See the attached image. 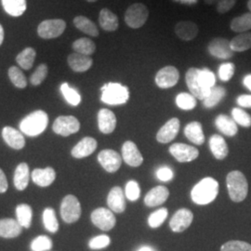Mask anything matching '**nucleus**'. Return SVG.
I'll use <instances>...</instances> for the list:
<instances>
[{"label": "nucleus", "mask_w": 251, "mask_h": 251, "mask_svg": "<svg viewBox=\"0 0 251 251\" xmlns=\"http://www.w3.org/2000/svg\"><path fill=\"white\" fill-rule=\"evenodd\" d=\"M74 25L79 31L88 36L94 37L99 36V30L96 25L91 20L85 16H76L74 19Z\"/></svg>", "instance_id": "33"}, {"label": "nucleus", "mask_w": 251, "mask_h": 251, "mask_svg": "<svg viewBox=\"0 0 251 251\" xmlns=\"http://www.w3.org/2000/svg\"><path fill=\"white\" fill-rule=\"evenodd\" d=\"M176 103L177 106L182 110H193L197 106V98L193 94L182 92L177 96Z\"/></svg>", "instance_id": "43"}, {"label": "nucleus", "mask_w": 251, "mask_h": 251, "mask_svg": "<svg viewBox=\"0 0 251 251\" xmlns=\"http://www.w3.org/2000/svg\"><path fill=\"white\" fill-rule=\"evenodd\" d=\"M219 194V182L211 177L201 179L191 192L192 200L198 205H207L215 200Z\"/></svg>", "instance_id": "1"}, {"label": "nucleus", "mask_w": 251, "mask_h": 251, "mask_svg": "<svg viewBox=\"0 0 251 251\" xmlns=\"http://www.w3.org/2000/svg\"><path fill=\"white\" fill-rule=\"evenodd\" d=\"M87 2H90V3H93V2H96V1H98V0H86Z\"/></svg>", "instance_id": "63"}, {"label": "nucleus", "mask_w": 251, "mask_h": 251, "mask_svg": "<svg viewBox=\"0 0 251 251\" xmlns=\"http://www.w3.org/2000/svg\"><path fill=\"white\" fill-rule=\"evenodd\" d=\"M36 57V51L35 49L28 47L17 55L16 62L23 69L30 70L34 65Z\"/></svg>", "instance_id": "35"}, {"label": "nucleus", "mask_w": 251, "mask_h": 251, "mask_svg": "<svg viewBox=\"0 0 251 251\" xmlns=\"http://www.w3.org/2000/svg\"><path fill=\"white\" fill-rule=\"evenodd\" d=\"M107 204L112 211L116 213L124 212L126 209V200L123 190L118 186L112 189L108 195Z\"/></svg>", "instance_id": "24"}, {"label": "nucleus", "mask_w": 251, "mask_h": 251, "mask_svg": "<svg viewBox=\"0 0 251 251\" xmlns=\"http://www.w3.org/2000/svg\"><path fill=\"white\" fill-rule=\"evenodd\" d=\"M168 209L166 207H162L160 209L152 212L148 218V224L151 228H157L160 227L162 224L166 221L168 217Z\"/></svg>", "instance_id": "46"}, {"label": "nucleus", "mask_w": 251, "mask_h": 251, "mask_svg": "<svg viewBox=\"0 0 251 251\" xmlns=\"http://www.w3.org/2000/svg\"><path fill=\"white\" fill-rule=\"evenodd\" d=\"M56 178V172L52 168L36 169L32 172V179L36 185L40 187H48L53 183Z\"/></svg>", "instance_id": "25"}, {"label": "nucleus", "mask_w": 251, "mask_h": 251, "mask_svg": "<svg viewBox=\"0 0 251 251\" xmlns=\"http://www.w3.org/2000/svg\"><path fill=\"white\" fill-rule=\"evenodd\" d=\"M122 158L128 166L134 168L140 167L144 162V157L137 145L130 141L126 142L122 146Z\"/></svg>", "instance_id": "17"}, {"label": "nucleus", "mask_w": 251, "mask_h": 251, "mask_svg": "<svg viewBox=\"0 0 251 251\" xmlns=\"http://www.w3.org/2000/svg\"><path fill=\"white\" fill-rule=\"evenodd\" d=\"M67 63L74 72L83 73L90 69L93 64V60L90 56L75 52L68 56Z\"/></svg>", "instance_id": "21"}, {"label": "nucleus", "mask_w": 251, "mask_h": 251, "mask_svg": "<svg viewBox=\"0 0 251 251\" xmlns=\"http://www.w3.org/2000/svg\"><path fill=\"white\" fill-rule=\"evenodd\" d=\"M170 152L180 163L191 162L198 158L199 151L196 147L184 144H174L170 147Z\"/></svg>", "instance_id": "13"}, {"label": "nucleus", "mask_w": 251, "mask_h": 251, "mask_svg": "<svg viewBox=\"0 0 251 251\" xmlns=\"http://www.w3.org/2000/svg\"><path fill=\"white\" fill-rule=\"evenodd\" d=\"M176 1L183 2V3H188V4H194V3H197L198 0H176Z\"/></svg>", "instance_id": "59"}, {"label": "nucleus", "mask_w": 251, "mask_h": 251, "mask_svg": "<svg viewBox=\"0 0 251 251\" xmlns=\"http://www.w3.org/2000/svg\"><path fill=\"white\" fill-rule=\"evenodd\" d=\"M215 125L222 133L229 137L236 135L238 131L237 124L234 122L233 118L226 115H220L216 117Z\"/></svg>", "instance_id": "30"}, {"label": "nucleus", "mask_w": 251, "mask_h": 251, "mask_svg": "<svg viewBox=\"0 0 251 251\" xmlns=\"http://www.w3.org/2000/svg\"><path fill=\"white\" fill-rule=\"evenodd\" d=\"M198 77H199V80L201 82V84L203 85V87L206 90H210L215 86V75L208 69H206V68L202 69V70L200 69Z\"/></svg>", "instance_id": "47"}, {"label": "nucleus", "mask_w": 251, "mask_h": 251, "mask_svg": "<svg viewBox=\"0 0 251 251\" xmlns=\"http://www.w3.org/2000/svg\"><path fill=\"white\" fill-rule=\"evenodd\" d=\"M193 220L194 214L191 210L187 208H180L171 218L170 222L171 229L175 233H181L188 228Z\"/></svg>", "instance_id": "15"}, {"label": "nucleus", "mask_w": 251, "mask_h": 251, "mask_svg": "<svg viewBox=\"0 0 251 251\" xmlns=\"http://www.w3.org/2000/svg\"><path fill=\"white\" fill-rule=\"evenodd\" d=\"M97 141L91 137H85L72 149L75 158H84L90 155L97 148Z\"/></svg>", "instance_id": "23"}, {"label": "nucleus", "mask_w": 251, "mask_h": 251, "mask_svg": "<svg viewBox=\"0 0 251 251\" xmlns=\"http://www.w3.org/2000/svg\"><path fill=\"white\" fill-rule=\"evenodd\" d=\"M235 66L233 63H223L219 68V77L222 81L230 80L233 76Z\"/></svg>", "instance_id": "52"}, {"label": "nucleus", "mask_w": 251, "mask_h": 251, "mask_svg": "<svg viewBox=\"0 0 251 251\" xmlns=\"http://www.w3.org/2000/svg\"><path fill=\"white\" fill-rule=\"evenodd\" d=\"M73 50L76 53L90 56L96 51V44L88 37H82L75 40L72 45Z\"/></svg>", "instance_id": "37"}, {"label": "nucleus", "mask_w": 251, "mask_h": 251, "mask_svg": "<svg viewBox=\"0 0 251 251\" xmlns=\"http://www.w3.org/2000/svg\"><path fill=\"white\" fill-rule=\"evenodd\" d=\"M16 216L19 224L25 228H30L32 223V207L27 204H20L16 207Z\"/></svg>", "instance_id": "39"}, {"label": "nucleus", "mask_w": 251, "mask_h": 251, "mask_svg": "<svg viewBox=\"0 0 251 251\" xmlns=\"http://www.w3.org/2000/svg\"><path fill=\"white\" fill-rule=\"evenodd\" d=\"M229 197L233 202H242L249 193V183L241 171H231L226 177Z\"/></svg>", "instance_id": "3"}, {"label": "nucleus", "mask_w": 251, "mask_h": 251, "mask_svg": "<svg viewBox=\"0 0 251 251\" xmlns=\"http://www.w3.org/2000/svg\"><path fill=\"white\" fill-rule=\"evenodd\" d=\"M204 1H205V3L207 4V5H213L215 3H218L219 0H204Z\"/></svg>", "instance_id": "60"}, {"label": "nucleus", "mask_w": 251, "mask_h": 251, "mask_svg": "<svg viewBox=\"0 0 251 251\" xmlns=\"http://www.w3.org/2000/svg\"><path fill=\"white\" fill-rule=\"evenodd\" d=\"M32 251H47L51 250L52 241L47 235H39L31 243Z\"/></svg>", "instance_id": "44"}, {"label": "nucleus", "mask_w": 251, "mask_h": 251, "mask_svg": "<svg viewBox=\"0 0 251 251\" xmlns=\"http://www.w3.org/2000/svg\"><path fill=\"white\" fill-rule=\"evenodd\" d=\"M138 251H153V250H152V248H150V247H143Z\"/></svg>", "instance_id": "61"}, {"label": "nucleus", "mask_w": 251, "mask_h": 251, "mask_svg": "<svg viewBox=\"0 0 251 251\" xmlns=\"http://www.w3.org/2000/svg\"><path fill=\"white\" fill-rule=\"evenodd\" d=\"M221 251H251V245L244 241L233 240L223 245Z\"/></svg>", "instance_id": "49"}, {"label": "nucleus", "mask_w": 251, "mask_h": 251, "mask_svg": "<svg viewBox=\"0 0 251 251\" xmlns=\"http://www.w3.org/2000/svg\"><path fill=\"white\" fill-rule=\"evenodd\" d=\"M53 131L56 134L67 137L76 133L80 128V123L76 117L73 116H62L54 121Z\"/></svg>", "instance_id": "8"}, {"label": "nucleus", "mask_w": 251, "mask_h": 251, "mask_svg": "<svg viewBox=\"0 0 251 251\" xmlns=\"http://www.w3.org/2000/svg\"><path fill=\"white\" fill-rule=\"evenodd\" d=\"M232 117L234 122L244 127L251 126V116L240 108H233L232 110Z\"/></svg>", "instance_id": "45"}, {"label": "nucleus", "mask_w": 251, "mask_h": 251, "mask_svg": "<svg viewBox=\"0 0 251 251\" xmlns=\"http://www.w3.org/2000/svg\"><path fill=\"white\" fill-rule=\"evenodd\" d=\"M91 222L102 231H110L113 229L117 223V219L114 215L113 211L105 207L96 208L91 213Z\"/></svg>", "instance_id": "9"}, {"label": "nucleus", "mask_w": 251, "mask_h": 251, "mask_svg": "<svg viewBox=\"0 0 251 251\" xmlns=\"http://www.w3.org/2000/svg\"><path fill=\"white\" fill-rule=\"evenodd\" d=\"M98 126L103 134L112 133L117 126L116 115L109 109H100L98 113Z\"/></svg>", "instance_id": "18"}, {"label": "nucleus", "mask_w": 251, "mask_h": 251, "mask_svg": "<svg viewBox=\"0 0 251 251\" xmlns=\"http://www.w3.org/2000/svg\"><path fill=\"white\" fill-rule=\"evenodd\" d=\"M149 17L148 8L142 3H135L130 5L125 12V23L132 29H138L144 26Z\"/></svg>", "instance_id": "5"}, {"label": "nucleus", "mask_w": 251, "mask_h": 251, "mask_svg": "<svg viewBox=\"0 0 251 251\" xmlns=\"http://www.w3.org/2000/svg\"><path fill=\"white\" fill-rule=\"evenodd\" d=\"M29 179H30V171H29L28 165L26 163L19 164L15 170L14 178H13V182L16 189L19 191L25 190L29 183Z\"/></svg>", "instance_id": "31"}, {"label": "nucleus", "mask_w": 251, "mask_h": 251, "mask_svg": "<svg viewBox=\"0 0 251 251\" xmlns=\"http://www.w3.org/2000/svg\"><path fill=\"white\" fill-rule=\"evenodd\" d=\"M230 28L233 32L242 34L249 32L251 29V13L248 12L243 14L242 16L235 17L231 21Z\"/></svg>", "instance_id": "36"}, {"label": "nucleus", "mask_w": 251, "mask_h": 251, "mask_svg": "<svg viewBox=\"0 0 251 251\" xmlns=\"http://www.w3.org/2000/svg\"><path fill=\"white\" fill-rule=\"evenodd\" d=\"M233 52H244L251 49V32L238 34L230 41Z\"/></svg>", "instance_id": "34"}, {"label": "nucleus", "mask_w": 251, "mask_h": 251, "mask_svg": "<svg viewBox=\"0 0 251 251\" xmlns=\"http://www.w3.org/2000/svg\"><path fill=\"white\" fill-rule=\"evenodd\" d=\"M129 99L128 88L119 83H107L101 88V100L110 105L124 104Z\"/></svg>", "instance_id": "4"}, {"label": "nucleus", "mask_w": 251, "mask_h": 251, "mask_svg": "<svg viewBox=\"0 0 251 251\" xmlns=\"http://www.w3.org/2000/svg\"><path fill=\"white\" fill-rule=\"evenodd\" d=\"M61 216L66 224H74L79 220L80 203L75 196L68 195L63 198L61 204Z\"/></svg>", "instance_id": "7"}, {"label": "nucleus", "mask_w": 251, "mask_h": 251, "mask_svg": "<svg viewBox=\"0 0 251 251\" xmlns=\"http://www.w3.org/2000/svg\"><path fill=\"white\" fill-rule=\"evenodd\" d=\"M226 95V90L222 86H214L209 94L206 96V99L203 100L204 106L206 108L215 107L216 105L225 98Z\"/></svg>", "instance_id": "38"}, {"label": "nucleus", "mask_w": 251, "mask_h": 251, "mask_svg": "<svg viewBox=\"0 0 251 251\" xmlns=\"http://www.w3.org/2000/svg\"><path fill=\"white\" fill-rule=\"evenodd\" d=\"M61 91L64 99L73 106H77L81 101L80 94L75 90L72 89L67 83H63L61 86Z\"/></svg>", "instance_id": "42"}, {"label": "nucleus", "mask_w": 251, "mask_h": 251, "mask_svg": "<svg viewBox=\"0 0 251 251\" xmlns=\"http://www.w3.org/2000/svg\"><path fill=\"white\" fill-rule=\"evenodd\" d=\"M141 196V189L135 180H129L126 185V197L129 201H136Z\"/></svg>", "instance_id": "50"}, {"label": "nucleus", "mask_w": 251, "mask_h": 251, "mask_svg": "<svg viewBox=\"0 0 251 251\" xmlns=\"http://www.w3.org/2000/svg\"><path fill=\"white\" fill-rule=\"evenodd\" d=\"M175 34L184 41H191L198 35V26L192 21H180L175 25Z\"/></svg>", "instance_id": "19"}, {"label": "nucleus", "mask_w": 251, "mask_h": 251, "mask_svg": "<svg viewBox=\"0 0 251 251\" xmlns=\"http://www.w3.org/2000/svg\"><path fill=\"white\" fill-rule=\"evenodd\" d=\"M180 123L177 117L170 119L165 125L162 126L156 134V140L160 144H168L173 141L179 133Z\"/></svg>", "instance_id": "16"}, {"label": "nucleus", "mask_w": 251, "mask_h": 251, "mask_svg": "<svg viewBox=\"0 0 251 251\" xmlns=\"http://www.w3.org/2000/svg\"><path fill=\"white\" fill-rule=\"evenodd\" d=\"M209 148L211 150L214 157L223 160L228 155L229 148L226 144L225 139L221 135H212L209 139Z\"/></svg>", "instance_id": "27"}, {"label": "nucleus", "mask_w": 251, "mask_h": 251, "mask_svg": "<svg viewBox=\"0 0 251 251\" xmlns=\"http://www.w3.org/2000/svg\"><path fill=\"white\" fill-rule=\"evenodd\" d=\"M179 78L178 69L174 66L168 65L157 72L155 75V83L160 89H170L178 83Z\"/></svg>", "instance_id": "12"}, {"label": "nucleus", "mask_w": 251, "mask_h": 251, "mask_svg": "<svg viewBox=\"0 0 251 251\" xmlns=\"http://www.w3.org/2000/svg\"><path fill=\"white\" fill-rule=\"evenodd\" d=\"M100 26L106 32H115L119 26V22L117 15L110 9H102L100 12Z\"/></svg>", "instance_id": "28"}, {"label": "nucleus", "mask_w": 251, "mask_h": 251, "mask_svg": "<svg viewBox=\"0 0 251 251\" xmlns=\"http://www.w3.org/2000/svg\"><path fill=\"white\" fill-rule=\"evenodd\" d=\"M5 11L13 17L22 16L26 10V0H1Z\"/></svg>", "instance_id": "32"}, {"label": "nucleus", "mask_w": 251, "mask_h": 251, "mask_svg": "<svg viewBox=\"0 0 251 251\" xmlns=\"http://www.w3.org/2000/svg\"><path fill=\"white\" fill-rule=\"evenodd\" d=\"M43 224L46 229L50 233H56L59 230V223L52 207L46 208L43 212Z\"/></svg>", "instance_id": "40"}, {"label": "nucleus", "mask_w": 251, "mask_h": 251, "mask_svg": "<svg viewBox=\"0 0 251 251\" xmlns=\"http://www.w3.org/2000/svg\"><path fill=\"white\" fill-rule=\"evenodd\" d=\"M207 50L211 56L220 60H227L233 56L230 41L223 37H216L212 39L207 46Z\"/></svg>", "instance_id": "10"}, {"label": "nucleus", "mask_w": 251, "mask_h": 251, "mask_svg": "<svg viewBox=\"0 0 251 251\" xmlns=\"http://www.w3.org/2000/svg\"><path fill=\"white\" fill-rule=\"evenodd\" d=\"M98 161L105 171L110 173H114L120 169L122 164V157L116 151L105 149L100 152Z\"/></svg>", "instance_id": "14"}, {"label": "nucleus", "mask_w": 251, "mask_h": 251, "mask_svg": "<svg viewBox=\"0 0 251 251\" xmlns=\"http://www.w3.org/2000/svg\"><path fill=\"white\" fill-rule=\"evenodd\" d=\"M4 36H5L4 29H3V26L0 25V46L3 44V41H4Z\"/></svg>", "instance_id": "58"}, {"label": "nucleus", "mask_w": 251, "mask_h": 251, "mask_svg": "<svg viewBox=\"0 0 251 251\" xmlns=\"http://www.w3.org/2000/svg\"><path fill=\"white\" fill-rule=\"evenodd\" d=\"M199 70L200 69L195 68V67L190 68L186 73L185 78H186V84L188 86L189 90L191 91V94H193L197 99L204 100L206 99V96L209 94L210 90L205 89L199 80V77H198Z\"/></svg>", "instance_id": "11"}, {"label": "nucleus", "mask_w": 251, "mask_h": 251, "mask_svg": "<svg viewBox=\"0 0 251 251\" xmlns=\"http://www.w3.org/2000/svg\"><path fill=\"white\" fill-rule=\"evenodd\" d=\"M156 176L162 181H169L173 178L174 174H173V171H171L170 168L163 167L156 171Z\"/></svg>", "instance_id": "54"}, {"label": "nucleus", "mask_w": 251, "mask_h": 251, "mask_svg": "<svg viewBox=\"0 0 251 251\" xmlns=\"http://www.w3.org/2000/svg\"><path fill=\"white\" fill-rule=\"evenodd\" d=\"M184 134L190 142L197 145H202L205 142V135L201 123L194 121L189 123L184 128Z\"/></svg>", "instance_id": "29"}, {"label": "nucleus", "mask_w": 251, "mask_h": 251, "mask_svg": "<svg viewBox=\"0 0 251 251\" xmlns=\"http://www.w3.org/2000/svg\"><path fill=\"white\" fill-rule=\"evenodd\" d=\"M170 196L169 189L165 186H156L150 190L144 198V203L147 206H157L167 201Z\"/></svg>", "instance_id": "20"}, {"label": "nucleus", "mask_w": 251, "mask_h": 251, "mask_svg": "<svg viewBox=\"0 0 251 251\" xmlns=\"http://www.w3.org/2000/svg\"><path fill=\"white\" fill-rule=\"evenodd\" d=\"M244 85L251 91V75H248L244 78Z\"/></svg>", "instance_id": "57"}, {"label": "nucleus", "mask_w": 251, "mask_h": 251, "mask_svg": "<svg viewBox=\"0 0 251 251\" xmlns=\"http://www.w3.org/2000/svg\"><path fill=\"white\" fill-rule=\"evenodd\" d=\"M236 0H219L217 3V11L220 14H225L233 9Z\"/></svg>", "instance_id": "53"}, {"label": "nucleus", "mask_w": 251, "mask_h": 251, "mask_svg": "<svg viewBox=\"0 0 251 251\" xmlns=\"http://www.w3.org/2000/svg\"><path fill=\"white\" fill-rule=\"evenodd\" d=\"M248 8L250 9V12L251 13V0L248 1Z\"/></svg>", "instance_id": "62"}, {"label": "nucleus", "mask_w": 251, "mask_h": 251, "mask_svg": "<svg viewBox=\"0 0 251 251\" xmlns=\"http://www.w3.org/2000/svg\"><path fill=\"white\" fill-rule=\"evenodd\" d=\"M49 124V117L42 110H37L25 117L20 123V129L24 134L36 137L44 132Z\"/></svg>", "instance_id": "2"}, {"label": "nucleus", "mask_w": 251, "mask_h": 251, "mask_svg": "<svg viewBox=\"0 0 251 251\" xmlns=\"http://www.w3.org/2000/svg\"><path fill=\"white\" fill-rule=\"evenodd\" d=\"M9 77L11 83L18 89H25L27 86L26 76L17 66H11L9 68Z\"/></svg>", "instance_id": "41"}, {"label": "nucleus", "mask_w": 251, "mask_h": 251, "mask_svg": "<svg viewBox=\"0 0 251 251\" xmlns=\"http://www.w3.org/2000/svg\"><path fill=\"white\" fill-rule=\"evenodd\" d=\"M66 29V23L62 19L45 20L37 27V34L43 39H52L62 36Z\"/></svg>", "instance_id": "6"}, {"label": "nucleus", "mask_w": 251, "mask_h": 251, "mask_svg": "<svg viewBox=\"0 0 251 251\" xmlns=\"http://www.w3.org/2000/svg\"><path fill=\"white\" fill-rule=\"evenodd\" d=\"M23 226L17 220L2 219L0 220V236L3 238H15L22 233Z\"/></svg>", "instance_id": "26"}, {"label": "nucleus", "mask_w": 251, "mask_h": 251, "mask_svg": "<svg viewBox=\"0 0 251 251\" xmlns=\"http://www.w3.org/2000/svg\"><path fill=\"white\" fill-rule=\"evenodd\" d=\"M111 243L110 237L106 234H101L93 237L90 243H89V247L91 250H101V249H105Z\"/></svg>", "instance_id": "51"}, {"label": "nucleus", "mask_w": 251, "mask_h": 251, "mask_svg": "<svg viewBox=\"0 0 251 251\" xmlns=\"http://www.w3.org/2000/svg\"><path fill=\"white\" fill-rule=\"evenodd\" d=\"M49 73L48 65L46 63H41L38 65L36 68V71L31 75L30 77V82L33 86H38L40 85L43 81L45 80L47 75Z\"/></svg>", "instance_id": "48"}, {"label": "nucleus", "mask_w": 251, "mask_h": 251, "mask_svg": "<svg viewBox=\"0 0 251 251\" xmlns=\"http://www.w3.org/2000/svg\"><path fill=\"white\" fill-rule=\"evenodd\" d=\"M236 102L238 105H240L241 107L251 108V95L249 94H244L240 95L237 99Z\"/></svg>", "instance_id": "55"}, {"label": "nucleus", "mask_w": 251, "mask_h": 251, "mask_svg": "<svg viewBox=\"0 0 251 251\" xmlns=\"http://www.w3.org/2000/svg\"><path fill=\"white\" fill-rule=\"evenodd\" d=\"M8 187H9V184H8L7 178L5 176V173L0 169V194L5 193L8 190Z\"/></svg>", "instance_id": "56"}, {"label": "nucleus", "mask_w": 251, "mask_h": 251, "mask_svg": "<svg viewBox=\"0 0 251 251\" xmlns=\"http://www.w3.org/2000/svg\"><path fill=\"white\" fill-rule=\"evenodd\" d=\"M2 137L5 143L8 144L9 147L15 150H20L24 148L25 145V140L24 135L14 127L5 126L2 130Z\"/></svg>", "instance_id": "22"}]
</instances>
